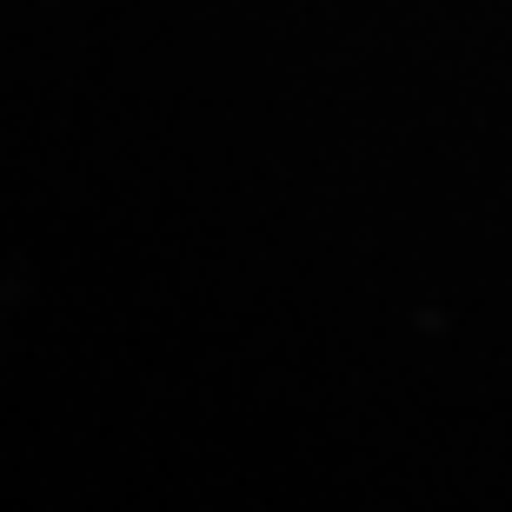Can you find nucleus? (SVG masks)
Segmentation results:
<instances>
[]
</instances>
